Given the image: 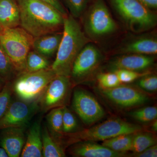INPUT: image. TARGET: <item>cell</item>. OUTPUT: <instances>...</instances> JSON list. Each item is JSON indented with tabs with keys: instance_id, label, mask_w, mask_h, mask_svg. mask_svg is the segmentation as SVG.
<instances>
[{
	"instance_id": "obj_1",
	"label": "cell",
	"mask_w": 157,
	"mask_h": 157,
	"mask_svg": "<svg viewBox=\"0 0 157 157\" xmlns=\"http://www.w3.org/2000/svg\"><path fill=\"white\" fill-rule=\"evenodd\" d=\"M21 27L33 37L56 33L63 26L64 16L41 0H16Z\"/></svg>"
},
{
	"instance_id": "obj_2",
	"label": "cell",
	"mask_w": 157,
	"mask_h": 157,
	"mask_svg": "<svg viewBox=\"0 0 157 157\" xmlns=\"http://www.w3.org/2000/svg\"><path fill=\"white\" fill-rule=\"evenodd\" d=\"M63 31L55 60L50 67L56 75L70 76L73 63L90 40L71 14L64 17Z\"/></svg>"
},
{
	"instance_id": "obj_3",
	"label": "cell",
	"mask_w": 157,
	"mask_h": 157,
	"mask_svg": "<svg viewBox=\"0 0 157 157\" xmlns=\"http://www.w3.org/2000/svg\"><path fill=\"white\" fill-rule=\"evenodd\" d=\"M143 130V128L138 125L113 118L89 128L64 134L67 136L65 144L72 145L82 141H103L118 135L136 134Z\"/></svg>"
},
{
	"instance_id": "obj_4",
	"label": "cell",
	"mask_w": 157,
	"mask_h": 157,
	"mask_svg": "<svg viewBox=\"0 0 157 157\" xmlns=\"http://www.w3.org/2000/svg\"><path fill=\"white\" fill-rule=\"evenodd\" d=\"M110 1L124 24L133 33H144L156 25V14L137 0Z\"/></svg>"
},
{
	"instance_id": "obj_5",
	"label": "cell",
	"mask_w": 157,
	"mask_h": 157,
	"mask_svg": "<svg viewBox=\"0 0 157 157\" xmlns=\"http://www.w3.org/2000/svg\"><path fill=\"white\" fill-rule=\"evenodd\" d=\"M81 17L83 32L90 40L99 41L112 36L118 30L104 0H94Z\"/></svg>"
},
{
	"instance_id": "obj_6",
	"label": "cell",
	"mask_w": 157,
	"mask_h": 157,
	"mask_svg": "<svg viewBox=\"0 0 157 157\" xmlns=\"http://www.w3.org/2000/svg\"><path fill=\"white\" fill-rule=\"evenodd\" d=\"M33 39L21 27L0 31V44L18 75L25 72L27 56L32 48Z\"/></svg>"
},
{
	"instance_id": "obj_7",
	"label": "cell",
	"mask_w": 157,
	"mask_h": 157,
	"mask_svg": "<svg viewBox=\"0 0 157 157\" xmlns=\"http://www.w3.org/2000/svg\"><path fill=\"white\" fill-rule=\"evenodd\" d=\"M56 76L50 67L36 72L21 73L14 81L13 90L22 101L32 103L39 99Z\"/></svg>"
},
{
	"instance_id": "obj_8",
	"label": "cell",
	"mask_w": 157,
	"mask_h": 157,
	"mask_svg": "<svg viewBox=\"0 0 157 157\" xmlns=\"http://www.w3.org/2000/svg\"><path fill=\"white\" fill-rule=\"evenodd\" d=\"M103 56L95 45L88 43L76 57L71 70L70 79L75 83L85 81L98 70Z\"/></svg>"
},
{
	"instance_id": "obj_9",
	"label": "cell",
	"mask_w": 157,
	"mask_h": 157,
	"mask_svg": "<svg viewBox=\"0 0 157 157\" xmlns=\"http://www.w3.org/2000/svg\"><path fill=\"white\" fill-rule=\"evenodd\" d=\"M72 108L82 121L88 126L101 120L106 114L97 99L82 89H76L74 90Z\"/></svg>"
},
{
	"instance_id": "obj_10",
	"label": "cell",
	"mask_w": 157,
	"mask_h": 157,
	"mask_svg": "<svg viewBox=\"0 0 157 157\" xmlns=\"http://www.w3.org/2000/svg\"><path fill=\"white\" fill-rule=\"evenodd\" d=\"M71 86L70 76L56 75L39 98L42 110L48 111L56 107H64Z\"/></svg>"
},
{
	"instance_id": "obj_11",
	"label": "cell",
	"mask_w": 157,
	"mask_h": 157,
	"mask_svg": "<svg viewBox=\"0 0 157 157\" xmlns=\"http://www.w3.org/2000/svg\"><path fill=\"white\" fill-rule=\"evenodd\" d=\"M100 92L116 106L124 109L143 105L150 100L148 96L140 90L121 84L112 88L101 89Z\"/></svg>"
},
{
	"instance_id": "obj_12",
	"label": "cell",
	"mask_w": 157,
	"mask_h": 157,
	"mask_svg": "<svg viewBox=\"0 0 157 157\" xmlns=\"http://www.w3.org/2000/svg\"><path fill=\"white\" fill-rule=\"evenodd\" d=\"M36 106L24 101L11 103L0 119V130L10 128H23L33 115Z\"/></svg>"
},
{
	"instance_id": "obj_13",
	"label": "cell",
	"mask_w": 157,
	"mask_h": 157,
	"mask_svg": "<svg viewBox=\"0 0 157 157\" xmlns=\"http://www.w3.org/2000/svg\"><path fill=\"white\" fill-rule=\"evenodd\" d=\"M152 56L138 54H125L110 61L109 67L112 71L124 69L138 72H147L155 63Z\"/></svg>"
},
{
	"instance_id": "obj_14",
	"label": "cell",
	"mask_w": 157,
	"mask_h": 157,
	"mask_svg": "<svg viewBox=\"0 0 157 157\" xmlns=\"http://www.w3.org/2000/svg\"><path fill=\"white\" fill-rule=\"evenodd\" d=\"M117 51L121 54H138L155 55L157 53L156 36L146 34L135 36L122 43Z\"/></svg>"
},
{
	"instance_id": "obj_15",
	"label": "cell",
	"mask_w": 157,
	"mask_h": 157,
	"mask_svg": "<svg viewBox=\"0 0 157 157\" xmlns=\"http://www.w3.org/2000/svg\"><path fill=\"white\" fill-rule=\"evenodd\" d=\"M72 145L70 153L74 157H119L125 155V153L116 152L94 141H82Z\"/></svg>"
},
{
	"instance_id": "obj_16",
	"label": "cell",
	"mask_w": 157,
	"mask_h": 157,
	"mask_svg": "<svg viewBox=\"0 0 157 157\" xmlns=\"http://www.w3.org/2000/svg\"><path fill=\"white\" fill-rule=\"evenodd\" d=\"M0 137V145L6 150L9 157H18L25 142L22 128L3 129Z\"/></svg>"
},
{
	"instance_id": "obj_17",
	"label": "cell",
	"mask_w": 157,
	"mask_h": 157,
	"mask_svg": "<svg viewBox=\"0 0 157 157\" xmlns=\"http://www.w3.org/2000/svg\"><path fill=\"white\" fill-rule=\"evenodd\" d=\"M20 25L19 9L16 0H0V31Z\"/></svg>"
},
{
	"instance_id": "obj_18",
	"label": "cell",
	"mask_w": 157,
	"mask_h": 157,
	"mask_svg": "<svg viewBox=\"0 0 157 157\" xmlns=\"http://www.w3.org/2000/svg\"><path fill=\"white\" fill-rule=\"evenodd\" d=\"M62 36L63 33L58 32L34 37L32 48L46 57L52 56L57 52Z\"/></svg>"
},
{
	"instance_id": "obj_19",
	"label": "cell",
	"mask_w": 157,
	"mask_h": 157,
	"mask_svg": "<svg viewBox=\"0 0 157 157\" xmlns=\"http://www.w3.org/2000/svg\"><path fill=\"white\" fill-rule=\"evenodd\" d=\"M21 156L42 157V130L39 122H35L30 128Z\"/></svg>"
},
{
	"instance_id": "obj_20",
	"label": "cell",
	"mask_w": 157,
	"mask_h": 157,
	"mask_svg": "<svg viewBox=\"0 0 157 157\" xmlns=\"http://www.w3.org/2000/svg\"><path fill=\"white\" fill-rule=\"evenodd\" d=\"M42 157H64L66 154L59 140L53 137L47 127L42 131Z\"/></svg>"
},
{
	"instance_id": "obj_21",
	"label": "cell",
	"mask_w": 157,
	"mask_h": 157,
	"mask_svg": "<svg viewBox=\"0 0 157 157\" xmlns=\"http://www.w3.org/2000/svg\"><path fill=\"white\" fill-rule=\"evenodd\" d=\"M63 107H56L50 110L47 116L49 132L51 135L59 140L63 135Z\"/></svg>"
},
{
	"instance_id": "obj_22",
	"label": "cell",
	"mask_w": 157,
	"mask_h": 157,
	"mask_svg": "<svg viewBox=\"0 0 157 157\" xmlns=\"http://www.w3.org/2000/svg\"><path fill=\"white\" fill-rule=\"evenodd\" d=\"M134 134H124L118 135L103 141L102 144L119 153H125L131 151Z\"/></svg>"
},
{
	"instance_id": "obj_23",
	"label": "cell",
	"mask_w": 157,
	"mask_h": 157,
	"mask_svg": "<svg viewBox=\"0 0 157 157\" xmlns=\"http://www.w3.org/2000/svg\"><path fill=\"white\" fill-rule=\"evenodd\" d=\"M157 138L152 133L138 132L133 135L131 151L137 154L156 144Z\"/></svg>"
},
{
	"instance_id": "obj_24",
	"label": "cell",
	"mask_w": 157,
	"mask_h": 157,
	"mask_svg": "<svg viewBox=\"0 0 157 157\" xmlns=\"http://www.w3.org/2000/svg\"><path fill=\"white\" fill-rule=\"evenodd\" d=\"M50 67L49 62L47 57L35 51H30L27 56L25 72H36L48 69Z\"/></svg>"
},
{
	"instance_id": "obj_25",
	"label": "cell",
	"mask_w": 157,
	"mask_h": 157,
	"mask_svg": "<svg viewBox=\"0 0 157 157\" xmlns=\"http://www.w3.org/2000/svg\"><path fill=\"white\" fill-rule=\"evenodd\" d=\"M133 118L142 123L153 121L157 117V108L155 106L141 107L129 113Z\"/></svg>"
},
{
	"instance_id": "obj_26",
	"label": "cell",
	"mask_w": 157,
	"mask_h": 157,
	"mask_svg": "<svg viewBox=\"0 0 157 157\" xmlns=\"http://www.w3.org/2000/svg\"><path fill=\"white\" fill-rule=\"evenodd\" d=\"M98 84L101 89H107L121 84L117 75L114 72L101 73L97 76Z\"/></svg>"
},
{
	"instance_id": "obj_27",
	"label": "cell",
	"mask_w": 157,
	"mask_h": 157,
	"mask_svg": "<svg viewBox=\"0 0 157 157\" xmlns=\"http://www.w3.org/2000/svg\"><path fill=\"white\" fill-rule=\"evenodd\" d=\"M65 5L74 18L81 17L90 0H63Z\"/></svg>"
},
{
	"instance_id": "obj_28",
	"label": "cell",
	"mask_w": 157,
	"mask_h": 157,
	"mask_svg": "<svg viewBox=\"0 0 157 157\" xmlns=\"http://www.w3.org/2000/svg\"><path fill=\"white\" fill-rule=\"evenodd\" d=\"M63 121L64 134H70L76 132L78 126L76 118L65 106H64L63 110Z\"/></svg>"
},
{
	"instance_id": "obj_29",
	"label": "cell",
	"mask_w": 157,
	"mask_h": 157,
	"mask_svg": "<svg viewBox=\"0 0 157 157\" xmlns=\"http://www.w3.org/2000/svg\"><path fill=\"white\" fill-rule=\"evenodd\" d=\"M117 75L121 83H128L139 79L140 77L150 74L149 72H138L124 69L113 71Z\"/></svg>"
},
{
	"instance_id": "obj_30",
	"label": "cell",
	"mask_w": 157,
	"mask_h": 157,
	"mask_svg": "<svg viewBox=\"0 0 157 157\" xmlns=\"http://www.w3.org/2000/svg\"><path fill=\"white\" fill-rule=\"evenodd\" d=\"M14 72L10 59L0 44V75L9 77Z\"/></svg>"
},
{
	"instance_id": "obj_31",
	"label": "cell",
	"mask_w": 157,
	"mask_h": 157,
	"mask_svg": "<svg viewBox=\"0 0 157 157\" xmlns=\"http://www.w3.org/2000/svg\"><path fill=\"white\" fill-rule=\"evenodd\" d=\"M137 86L147 92H155L157 90V77L155 75L147 74L137 79Z\"/></svg>"
},
{
	"instance_id": "obj_32",
	"label": "cell",
	"mask_w": 157,
	"mask_h": 157,
	"mask_svg": "<svg viewBox=\"0 0 157 157\" xmlns=\"http://www.w3.org/2000/svg\"><path fill=\"white\" fill-rule=\"evenodd\" d=\"M11 86L9 84H6L0 91V119L11 104Z\"/></svg>"
},
{
	"instance_id": "obj_33",
	"label": "cell",
	"mask_w": 157,
	"mask_h": 157,
	"mask_svg": "<svg viewBox=\"0 0 157 157\" xmlns=\"http://www.w3.org/2000/svg\"><path fill=\"white\" fill-rule=\"evenodd\" d=\"M134 156L137 157H157V145L156 144L148 147L144 151L135 154Z\"/></svg>"
},
{
	"instance_id": "obj_34",
	"label": "cell",
	"mask_w": 157,
	"mask_h": 157,
	"mask_svg": "<svg viewBox=\"0 0 157 157\" xmlns=\"http://www.w3.org/2000/svg\"><path fill=\"white\" fill-rule=\"evenodd\" d=\"M41 1L53 7L59 12H60L63 16H65L67 15V11L59 0H41Z\"/></svg>"
},
{
	"instance_id": "obj_35",
	"label": "cell",
	"mask_w": 157,
	"mask_h": 157,
	"mask_svg": "<svg viewBox=\"0 0 157 157\" xmlns=\"http://www.w3.org/2000/svg\"><path fill=\"white\" fill-rule=\"evenodd\" d=\"M150 9H156L157 0H137Z\"/></svg>"
},
{
	"instance_id": "obj_36",
	"label": "cell",
	"mask_w": 157,
	"mask_h": 157,
	"mask_svg": "<svg viewBox=\"0 0 157 157\" xmlns=\"http://www.w3.org/2000/svg\"><path fill=\"white\" fill-rule=\"evenodd\" d=\"M0 157H9L8 154L2 147H0Z\"/></svg>"
},
{
	"instance_id": "obj_37",
	"label": "cell",
	"mask_w": 157,
	"mask_h": 157,
	"mask_svg": "<svg viewBox=\"0 0 157 157\" xmlns=\"http://www.w3.org/2000/svg\"><path fill=\"white\" fill-rule=\"evenodd\" d=\"M151 128L155 132L157 131V121L156 119L153 121L151 125Z\"/></svg>"
},
{
	"instance_id": "obj_38",
	"label": "cell",
	"mask_w": 157,
	"mask_h": 157,
	"mask_svg": "<svg viewBox=\"0 0 157 157\" xmlns=\"http://www.w3.org/2000/svg\"><path fill=\"white\" fill-rule=\"evenodd\" d=\"M3 83V81L2 78L0 77V90H1V89L2 87Z\"/></svg>"
}]
</instances>
